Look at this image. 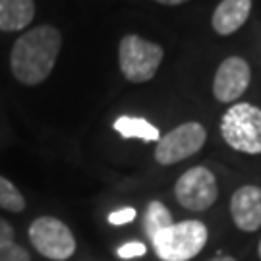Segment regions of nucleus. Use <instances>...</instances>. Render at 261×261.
I'll list each match as a JSON object with an SVG mask.
<instances>
[{
    "mask_svg": "<svg viewBox=\"0 0 261 261\" xmlns=\"http://www.w3.org/2000/svg\"><path fill=\"white\" fill-rule=\"evenodd\" d=\"M60 47V31L53 25L29 29L12 47L10 66L14 77L23 85H37L45 82L55 68Z\"/></svg>",
    "mask_w": 261,
    "mask_h": 261,
    "instance_id": "f257e3e1",
    "label": "nucleus"
},
{
    "mask_svg": "<svg viewBox=\"0 0 261 261\" xmlns=\"http://www.w3.org/2000/svg\"><path fill=\"white\" fill-rule=\"evenodd\" d=\"M147 238L159 259L188 261L203 250L209 232L201 221H182L165 224Z\"/></svg>",
    "mask_w": 261,
    "mask_h": 261,
    "instance_id": "f03ea898",
    "label": "nucleus"
},
{
    "mask_svg": "<svg viewBox=\"0 0 261 261\" xmlns=\"http://www.w3.org/2000/svg\"><path fill=\"white\" fill-rule=\"evenodd\" d=\"M224 141L240 153H261V109L250 103L232 105L221 120Z\"/></svg>",
    "mask_w": 261,
    "mask_h": 261,
    "instance_id": "7ed1b4c3",
    "label": "nucleus"
},
{
    "mask_svg": "<svg viewBox=\"0 0 261 261\" xmlns=\"http://www.w3.org/2000/svg\"><path fill=\"white\" fill-rule=\"evenodd\" d=\"M163 47L138 35H126L120 41L118 62L124 77L132 84H143L155 77L163 62Z\"/></svg>",
    "mask_w": 261,
    "mask_h": 261,
    "instance_id": "20e7f679",
    "label": "nucleus"
},
{
    "mask_svg": "<svg viewBox=\"0 0 261 261\" xmlns=\"http://www.w3.org/2000/svg\"><path fill=\"white\" fill-rule=\"evenodd\" d=\"M29 242L47 259L66 261L75 253L72 230L56 217H39L29 226Z\"/></svg>",
    "mask_w": 261,
    "mask_h": 261,
    "instance_id": "39448f33",
    "label": "nucleus"
},
{
    "mask_svg": "<svg viewBox=\"0 0 261 261\" xmlns=\"http://www.w3.org/2000/svg\"><path fill=\"white\" fill-rule=\"evenodd\" d=\"M207 132L199 122H184L178 128L165 134L157 143L155 161L163 167L180 163L196 155L205 145Z\"/></svg>",
    "mask_w": 261,
    "mask_h": 261,
    "instance_id": "423d86ee",
    "label": "nucleus"
},
{
    "mask_svg": "<svg viewBox=\"0 0 261 261\" xmlns=\"http://www.w3.org/2000/svg\"><path fill=\"white\" fill-rule=\"evenodd\" d=\"M174 194L178 203L188 211H205L219 197L217 178L207 167H194L178 178Z\"/></svg>",
    "mask_w": 261,
    "mask_h": 261,
    "instance_id": "0eeeda50",
    "label": "nucleus"
},
{
    "mask_svg": "<svg viewBox=\"0 0 261 261\" xmlns=\"http://www.w3.org/2000/svg\"><path fill=\"white\" fill-rule=\"evenodd\" d=\"M252 80V72L248 62L240 56H230L221 62L213 80V95L221 103L238 101Z\"/></svg>",
    "mask_w": 261,
    "mask_h": 261,
    "instance_id": "6e6552de",
    "label": "nucleus"
},
{
    "mask_svg": "<svg viewBox=\"0 0 261 261\" xmlns=\"http://www.w3.org/2000/svg\"><path fill=\"white\" fill-rule=\"evenodd\" d=\"M230 215L234 224L244 232H255L261 226V188L242 186L232 194Z\"/></svg>",
    "mask_w": 261,
    "mask_h": 261,
    "instance_id": "1a4fd4ad",
    "label": "nucleus"
},
{
    "mask_svg": "<svg viewBox=\"0 0 261 261\" xmlns=\"http://www.w3.org/2000/svg\"><path fill=\"white\" fill-rule=\"evenodd\" d=\"M252 0H223L213 14V29L219 35H232L246 23Z\"/></svg>",
    "mask_w": 261,
    "mask_h": 261,
    "instance_id": "9d476101",
    "label": "nucleus"
},
{
    "mask_svg": "<svg viewBox=\"0 0 261 261\" xmlns=\"http://www.w3.org/2000/svg\"><path fill=\"white\" fill-rule=\"evenodd\" d=\"M33 0H0V31H19L33 21Z\"/></svg>",
    "mask_w": 261,
    "mask_h": 261,
    "instance_id": "9b49d317",
    "label": "nucleus"
},
{
    "mask_svg": "<svg viewBox=\"0 0 261 261\" xmlns=\"http://www.w3.org/2000/svg\"><path fill=\"white\" fill-rule=\"evenodd\" d=\"M114 130L122 138H140L143 141L161 140V134L151 122H147L145 118H136V116H120L114 122Z\"/></svg>",
    "mask_w": 261,
    "mask_h": 261,
    "instance_id": "f8f14e48",
    "label": "nucleus"
},
{
    "mask_svg": "<svg viewBox=\"0 0 261 261\" xmlns=\"http://www.w3.org/2000/svg\"><path fill=\"white\" fill-rule=\"evenodd\" d=\"M168 223H174V219H172V213L168 211V207L165 203H161V201H151L147 209H145V215H143V230L145 234L149 236L153 234L155 230H159L161 226H165Z\"/></svg>",
    "mask_w": 261,
    "mask_h": 261,
    "instance_id": "ddd939ff",
    "label": "nucleus"
},
{
    "mask_svg": "<svg viewBox=\"0 0 261 261\" xmlns=\"http://www.w3.org/2000/svg\"><path fill=\"white\" fill-rule=\"evenodd\" d=\"M0 209H6L10 213H21L25 209V197L4 176H0Z\"/></svg>",
    "mask_w": 261,
    "mask_h": 261,
    "instance_id": "4468645a",
    "label": "nucleus"
},
{
    "mask_svg": "<svg viewBox=\"0 0 261 261\" xmlns=\"http://www.w3.org/2000/svg\"><path fill=\"white\" fill-rule=\"evenodd\" d=\"M116 253H118L120 259H136V257H141V255L147 253V246H145L143 242L134 240V242L122 244L120 248L116 250Z\"/></svg>",
    "mask_w": 261,
    "mask_h": 261,
    "instance_id": "2eb2a0df",
    "label": "nucleus"
},
{
    "mask_svg": "<svg viewBox=\"0 0 261 261\" xmlns=\"http://www.w3.org/2000/svg\"><path fill=\"white\" fill-rule=\"evenodd\" d=\"M0 261H31V255L23 246L12 244L6 248H0Z\"/></svg>",
    "mask_w": 261,
    "mask_h": 261,
    "instance_id": "dca6fc26",
    "label": "nucleus"
},
{
    "mask_svg": "<svg viewBox=\"0 0 261 261\" xmlns=\"http://www.w3.org/2000/svg\"><path fill=\"white\" fill-rule=\"evenodd\" d=\"M136 209L134 207H122L118 211H112L109 215V223L111 224H116V226H120V224H126V223H132L134 219H136Z\"/></svg>",
    "mask_w": 261,
    "mask_h": 261,
    "instance_id": "f3484780",
    "label": "nucleus"
},
{
    "mask_svg": "<svg viewBox=\"0 0 261 261\" xmlns=\"http://www.w3.org/2000/svg\"><path fill=\"white\" fill-rule=\"evenodd\" d=\"M16 244V232H14V226L0 217V248H6Z\"/></svg>",
    "mask_w": 261,
    "mask_h": 261,
    "instance_id": "a211bd4d",
    "label": "nucleus"
},
{
    "mask_svg": "<svg viewBox=\"0 0 261 261\" xmlns=\"http://www.w3.org/2000/svg\"><path fill=\"white\" fill-rule=\"evenodd\" d=\"M159 4H167V6H178V4H184L188 0H155Z\"/></svg>",
    "mask_w": 261,
    "mask_h": 261,
    "instance_id": "6ab92c4d",
    "label": "nucleus"
},
{
    "mask_svg": "<svg viewBox=\"0 0 261 261\" xmlns=\"http://www.w3.org/2000/svg\"><path fill=\"white\" fill-rule=\"evenodd\" d=\"M209 261H238L236 257H232V255H217V257H213V259Z\"/></svg>",
    "mask_w": 261,
    "mask_h": 261,
    "instance_id": "aec40b11",
    "label": "nucleus"
},
{
    "mask_svg": "<svg viewBox=\"0 0 261 261\" xmlns=\"http://www.w3.org/2000/svg\"><path fill=\"white\" fill-rule=\"evenodd\" d=\"M257 253H259V259H261V240H259V248H257Z\"/></svg>",
    "mask_w": 261,
    "mask_h": 261,
    "instance_id": "412c9836",
    "label": "nucleus"
}]
</instances>
